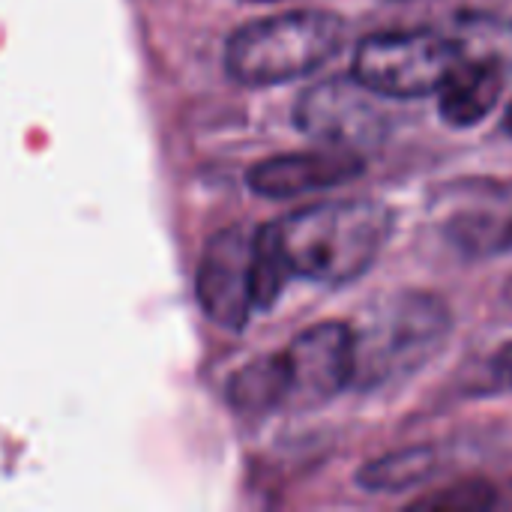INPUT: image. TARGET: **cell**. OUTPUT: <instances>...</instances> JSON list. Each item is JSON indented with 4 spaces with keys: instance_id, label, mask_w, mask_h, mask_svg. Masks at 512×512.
I'll list each match as a JSON object with an SVG mask.
<instances>
[{
    "instance_id": "6da1fadb",
    "label": "cell",
    "mask_w": 512,
    "mask_h": 512,
    "mask_svg": "<svg viewBox=\"0 0 512 512\" xmlns=\"http://www.w3.org/2000/svg\"><path fill=\"white\" fill-rule=\"evenodd\" d=\"M291 276L321 285L360 279L393 234V213L372 198L321 201L267 225Z\"/></svg>"
},
{
    "instance_id": "7a4b0ae2",
    "label": "cell",
    "mask_w": 512,
    "mask_h": 512,
    "mask_svg": "<svg viewBox=\"0 0 512 512\" xmlns=\"http://www.w3.org/2000/svg\"><path fill=\"white\" fill-rule=\"evenodd\" d=\"M345 36V18L324 9L255 18L228 36L225 72L246 87L285 84L321 69L342 48Z\"/></svg>"
},
{
    "instance_id": "3957f363",
    "label": "cell",
    "mask_w": 512,
    "mask_h": 512,
    "mask_svg": "<svg viewBox=\"0 0 512 512\" xmlns=\"http://www.w3.org/2000/svg\"><path fill=\"white\" fill-rule=\"evenodd\" d=\"M450 306L423 291L384 300L375 315L354 330V387L372 390L417 372L447 342Z\"/></svg>"
},
{
    "instance_id": "277c9868",
    "label": "cell",
    "mask_w": 512,
    "mask_h": 512,
    "mask_svg": "<svg viewBox=\"0 0 512 512\" xmlns=\"http://www.w3.org/2000/svg\"><path fill=\"white\" fill-rule=\"evenodd\" d=\"M459 63L450 33L399 30L375 33L357 45L354 75L384 99H417L438 93Z\"/></svg>"
},
{
    "instance_id": "5b68a950",
    "label": "cell",
    "mask_w": 512,
    "mask_h": 512,
    "mask_svg": "<svg viewBox=\"0 0 512 512\" xmlns=\"http://www.w3.org/2000/svg\"><path fill=\"white\" fill-rule=\"evenodd\" d=\"M438 234L465 258L483 261L512 252V180L459 177L432 195Z\"/></svg>"
},
{
    "instance_id": "8992f818",
    "label": "cell",
    "mask_w": 512,
    "mask_h": 512,
    "mask_svg": "<svg viewBox=\"0 0 512 512\" xmlns=\"http://www.w3.org/2000/svg\"><path fill=\"white\" fill-rule=\"evenodd\" d=\"M294 123L309 138L357 153L384 144L390 135L384 96L366 87L357 75H339L306 87L294 105Z\"/></svg>"
},
{
    "instance_id": "52a82bcc",
    "label": "cell",
    "mask_w": 512,
    "mask_h": 512,
    "mask_svg": "<svg viewBox=\"0 0 512 512\" xmlns=\"http://www.w3.org/2000/svg\"><path fill=\"white\" fill-rule=\"evenodd\" d=\"M252 261H255V231L243 225H231L207 240L195 273V294L204 315L213 324L234 333H240L255 312Z\"/></svg>"
},
{
    "instance_id": "ba28073f",
    "label": "cell",
    "mask_w": 512,
    "mask_h": 512,
    "mask_svg": "<svg viewBox=\"0 0 512 512\" xmlns=\"http://www.w3.org/2000/svg\"><path fill=\"white\" fill-rule=\"evenodd\" d=\"M288 408H318L354 384V327L324 321L303 330L285 351Z\"/></svg>"
},
{
    "instance_id": "9c48e42d",
    "label": "cell",
    "mask_w": 512,
    "mask_h": 512,
    "mask_svg": "<svg viewBox=\"0 0 512 512\" xmlns=\"http://www.w3.org/2000/svg\"><path fill=\"white\" fill-rule=\"evenodd\" d=\"M363 171H366L363 153L345 147H327V150L270 156L252 165L246 180L249 189L261 198H297L357 180Z\"/></svg>"
},
{
    "instance_id": "30bf717a",
    "label": "cell",
    "mask_w": 512,
    "mask_h": 512,
    "mask_svg": "<svg viewBox=\"0 0 512 512\" xmlns=\"http://www.w3.org/2000/svg\"><path fill=\"white\" fill-rule=\"evenodd\" d=\"M507 72L486 63L459 60L441 84V117L456 129L483 123L501 102Z\"/></svg>"
},
{
    "instance_id": "8fae6325",
    "label": "cell",
    "mask_w": 512,
    "mask_h": 512,
    "mask_svg": "<svg viewBox=\"0 0 512 512\" xmlns=\"http://www.w3.org/2000/svg\"><path fill=\"white\" fill-rule=\"evenodd\" d=\"M228 402L246 417H264L276 408H288V369L282 354L258 357L243 366L228 384Z\"/></svg>"
},
{
    "instance_id": "7c38bea8",
    "label": "cell",
    "mask_w": 512,
    "mask_h": 512,
    "mask_svg": "<svg viewBox=\"0 0 512 512\" xmlns=\"http://www.w3.org/2000/svg\"><path fill=\"white\" fill-rule=\"evenodd\" d=\"M450 39L456 42L459 60L486 63L512 72V18L489 15V12L459 15Z\"/></svg>"
},
{
    "instance_id": "4fadbf2b",
    "label": "cell",
    "mask_w": 512,
    "mask_h": 512,
    "mask_svg": "<svg viewBox=\"0 0 512 512\" xmlns=\"http://www.w3.org/2000/svg\"><path fill=\"white\" fill-rule=\"evenodd\" d=\"M438 468L441 459L435 447H405L366 462L357 474V483L366 492H405L429 483L438 474Z\"/></svg>"
},
{
    "instance_id": "5bb4252c",
    "label": "cell",
    "mask_w": 512,
    "mask_h": 512,
    "mask_svg": "<svg viewBox=\"0 0 512 512\" xmlns=\"http://www.w3.org/2000/svg\"><path fill=\"white\" fill-rule=\"evenodd\" d=\"M291 279V270L282 258V252L276 249L273 237H270V228L261 225L255 228V261H252V300H255V309H270L285 285Z\"/></svg>"
},
{
    "instance_id": "9a60e30c",
    "label": "cell",
    "mask_w": 512,
    "mask_h": 512,
    "mask_svg": "<svg viewBox=\"0 0 512 512\" xmlns=\"http://www.w3.org/2000/svg\"><path fill=\"white\" fill-rule=\"evenodd\" d=\"M495 486L483 483V480H468L459 483L453 489L435 492L429 498H420L414 504V510H435V512H477L489 510L495 504Z\"/></svg>"
},
{
    "instance_id": "2e32d148",
    "label": "cell",
    "mask_w": 512,
    "mask_h": 512,
    "mask_svg": "<svg viewBox=\"0 0 512 512\" xmlns=\"http://www.w3.org/2000/svg\"><path fill=\"white\" fill-rule=\"evenodd\" d=\"M489 375L498 390H512V342L495 351V357L489 360Z\"/></svg>"
},
{
    "instance_id": "e0dca14e",
    "label": "cell",
    "mask_w": 512,
    "mask_h": 512,
    "mask_svg": "<svg viewBox=\"0 0 512 512\" xmlns=\"http://www.w3.org/2000/svg\"><path fill=\"white\" fill-rule=\"evenodd\" d=\"M504 129L512 135V102L507 105V114H504Z\"/></svg>"
},
{
    "instance_id": "ac0fdd59",
    "label": "cell",
    "mask_w": 512,
    "mask_h": 512,
    "mask_svg": "<svg viewBox=\"0 0 512 512\" xmlns=\"http://www.w3.org/2000/svg\"><path fill=\"white\" fill-rule=\"evenodd\" d=\"M252 3H273V0H252Z\"/></svg>"
}]
</instances>
